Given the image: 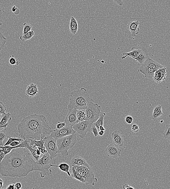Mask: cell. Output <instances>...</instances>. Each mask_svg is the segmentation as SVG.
Listing matches in <instances>:
<instances>
[{
  "label": "cell",
  "instance_id": "1",
  "mask_svg": "<svg viewBox=\"0 0 170 189\" xmlns=\"http://www.w3.org/2000/svg\"><path fill=\"white\" fill-rule=\"evenodd\" d=\"M35 161L27 148H14L0 163V174L3 177H26L33 171Z\"/></svg>",
  "mask_w": 170,
  "mask_h": 189
},
{
  "label": "cell",
  "instance_id": "2",
  "mask_svg": "<svg viewBox=\"0 0 170 189\" xmlns=\"http://www.w3.org/2000/svg\"><path fill=\"white\" fill-rule=\"evenodd\" d=\"M17 131L23 139L37 140L44 139L52 131L45 116L36 114L24 117L17 126Z\"/></svg>",
  "mask_w": 170,
  "mask_h": 189
},
{
  "label": "cell",
  "instance_id": "3",
  "mask_svg": "<svg viewBox=\"0 0 170 189\" xmlns=\"http://www.w3.org/2000/svg\"><path fill=\"white\" fill-rule=\"evenodd\" d=\"M69 103L68 105L69 111L73 109L86 110L91 103L94 102V100L90 97L87 90L81 88L69 93Z\"/></svg>",
  "mask_w": 170,
  "mask_h": 189
},
{
  "label": "cell",
  "instance_id": "4",
  "mask_svg": "<svg viewBox=\"0 0 170 189\" xmlns=\"http://www.w3.org/2000/svg\"><path fill=\"white\" fill-rule=\"evenodd\" d=\"M52 159L49 153L43 155L39 160L35 161L33 171H38L40 172L41 178L49 176L52 172V170L50 169Z\"/></svg>",
  "mask_w": 170,
  "mask_h": 189
},
{
  "label": "cell",
  "instance_id": "5",
  "mask_svg": "<svg viewBox=\"0 0 170 189\" xmlns=\"http://www.w3.org/2000/svg\"><path fill=\"white\" fill-rule=\"evenodd\" d=\"M77 142V135L76 134L58 139L57 145L58 153L63 156H68V150L71 149Z\"/></svg>",
  "mask_w": 170,
  "mask_h": 189
},
{
  "label": "cell",
  "instance_id": "6",
  "mask_svg": "<svg viewBox=\"0 0 170 189\" xmlns=\"http://www.w3.org/2000/svg\"><path fill=\"white\" fill-rule=\"evenodd\" d=\"M84 179L85 185H94L97 182L98 179L94 177V171L92 168H88L83 166H73Z\"/></svg>",
  "mask_w": 170,
  "mask_h": 189
},
{
  "label": "cell",
  "instance_id": "7",
  "mask_svg": "<svg viewBox=\"0 0 170 189\" xmlns=\"http://www.w3.org/2000/svg\"><path fill=\"white\" fill-rule=\"evenodd\" d=\"M102 108L97 103L92 102L85 110L86 115V120L94 123L98 119L101 115Z\"/></svg>",
  "mask_w": 170,
  "mask_h": 189
},
{
  "label": "cell",
  "instance_id": "8",
  "mask_svg": "<svg viewBox=\"0 0 170 189\" xmlns=\"http://www.w3.org/2000/svg\"><path fill=\"white\" fill-rule=\"evenodd\" d=\"M44 147L52 159L56 157L58 153L57 139H54L50 135L44 139Z\"/></svg>",
  "mask_w": 170,
  "mask_h": 189
},
{
  "label": "cell",
  "instance_id": "9",
  "mask_svg": "<svg viewBox=\"0 0 170 189\" xmlns=\"http://www.w3.org/2000/svg\"><path fill=\"white\" fill-rule=\"evenodd\" d=\"M93 124V123L89 121L86 120L78 123L73 126V128L80 138H83L86 137L87 132L91 130Z\"/></svg>",
  "mask_w": 170,
  "mask_h": 189
},
{
  "label": "cell",
  "instance_id": "10",
  "mask_svg": "<svg viewBox=\"0 0 170 189\" xmlns=\"http://www.w3.org/2000/svg\"><path fill=\"white\" fill-rule=\"evenodd\" d=\"M75 132L76 131L73 130V127L66 126L62 128L56 129L52 130L50 135L53 138L57 140L58 139L75 134Z\"/></svg>",
  "mask_w": 170,
  "mask_h": 189
},
{
  "label": "cell",
  "instance_id": "11",
  "mask_svg": "<svg viewBox=\"0 0 170 189\" xmlns=\"http://www.w3.org/2000/svg\"><path fill=\"white\" fill-rule=\"evenodd\" d=\"M105 151L107 156L113 158H116L121 156V150L117 145L110 144L107 147Z\"/></svg>",
  "mask_w": 170,
  "mask_h": 189
},
{
  "label": "cell",
  "instance_id": "12",
  "mask_svg": "<svg viewBox=\"0 0 170 189\" xmlns=\"http://www.w3.org/2000/svg\"><path fill=\"white\" fill-rule=\"evenodd\" d=\"M76 112L77 109H73L69 111L68 114L64 121V122L66 126L73 127L77 123L78 119Z\"/></svg>",
  "mask_w": 170,
  "mask_h": 189
},
{
  "label": "cell",
  "instance_id": "13",
  "mask_svg": "<svg viewBox=\"0 0 170 189\" xmlns=\"http://www.w3.org/2000/svg\"><path fill=\"white\" fill-rule=\"evenodd\" d=\"M166 68L164 67L155 71L153 79L157 83H159L161 82L164 81L166 79Z\"/></svg>",
  "mask_w": 170,
  "mask_h": 189
},
{
  "label": "cell",
  "instance_id": "14",
  "mask_svg": "<svg viewBox=\"0 0 170 189\" xmlns=\"http://www.w3.org/2000/svg\"><path fill=\"white\" fill-rule=\"evenodd\" d=\"M111 136L114 144L118 147H122L124 144L123 136L120 131H115L112 134Z\"/></svg>",
  "mask_w": 170,
  "mask_h": 189
},
{
  "label": "cell",
  "instance_id": "15",
  "mask_svg": "<svg viewBox=\"0 0 170 189\" xmlns=\"http://www.w3.org/2000/svg\"><path fill=\"white\" fill-rule=\"evenodd\" d=\"M155 71L144 64L141 65L138 70V72L143 74L146 78L150 79H153Z\"/></svg>",
  "mask_w": 170,
  "mask_h": 189
},
{
  "label": "cell",
  "instance_id": "16",
  "mask_svg": "<svg viewBox=\"0 0 170 189\" xmlns=\"http://www.w3.org/2000/svg\"><path fill=\"white\" fill-rule=\"evenodd\" d=\"M140 24L139 20L130 21L128 23L127 28L130 31L133 36H135L139 33L140 29L138 26Z\"/></svg>",
  "mask_w": 170,
  "mask_h": 189
},
{
  "label": "cell",
  "instance_id": "17",
  "mask_svg": "<svg viewBox=\"0 0 170 189\" xmlns=\"http://www.w3.org/2000/svg\"><path fill=\"white\" fill-rule=\"evenodd\" d=\"M25 93L27 96L30 98H32L37 96L38 93L37 85L34 83L30 84L27 87Z\"/></svg>",
  "mask_w": 170,
  "mask_h": 189
},
{
  "label": "cell",
  "instance_id": "18",
  "mask_svg": "<svg viewBox=\"0 0 170 189\" xmlns=\"http://www.w3.org/2000/svg\"><path fill=\"white\" fill-rule=\"evenodd\" d=\"M71 163L73 166H83L90 169L91 167L86 160L79 156L73 157L71 160Z\"/></svg>",
  "mask_w": 170,
  "mask_h": 189
},
{
  "label": "cell",
  "instance_id": "19",
  "mask_svg": "<svg viewBox=\"0 0 170 189\" xmlns=\"http://www.w3.org/2000/svg\"><path fill=\"white\" fill-rule=\"evenodd\" d=\"M142 50L139 49V48L134 47L131 48V51L130 52L123 53V56L122 57V59H125L127 57H131L133 59L137 57L142 53Z\"/></svg>",
  "mask_w": 170,
  "mask_h": 189
},
{
  "label": "cell",
  "instance_id": "20",
  "mask_svg": "<svg viewBox=\"0 0 170 189\" xmlns=\"http://www.w3.org/2000/svg\"><path fill=\"white\" fill-rule=\"evenodd\" d=\"M163 114L162 106L158 105L156 106L153 110L151 116L152 119L154 121H158L159 120L161 116H163Z\"/></svg>",
  "mask_w": 170,
  "mask_h": 189
},
{
  "label": "cell",
  "instance_id": "21",
  "mask_svg": "<svg viewBox=\"0 0 170 189\" xmlns=\"http://www.w3.org/2000/svg\"><path fill=\"white\" fill-rule=\"evenodd\" d=\"M146 66L156 71L158 69H161L164 66L161 65L159 63L153 60L151 58H148L143 64Z\"/></svg>",
  "mask_w": 170,
  "mask_h": 189
},
{
  "label": "cell",
  "instance_id": "22",
  "mask_svg": "<svg viewBox=\"0 0 170 189\" xmlns=\"http://www.w3.org/2000/svg\"><path fill=\"white\" fill-rule=\"evenodd\" d=\"M78 30V25L77 21L75 18H71L70 23V31L72 34L75 35L77 33Z\"/></svg>",
  "mask_w": 170,
  "mask_h": 189
},
{
  "label": "cell",
  "instance_id": "23",
  "mask_svg": "<svg viewBox=\"0 0 170 189\" xmlns=\"http://www.w3.org/2000/svg\"><path fill=\"white\" fill-rule=\"evenodd\" d=\"M57 167L59 168L60 170L63 172L66 173L69 177H71V174L69 172L70 166L66 163H62L59 165H51V167Z\"/></svg>",
  "mask_w": 170,
  "mask_h": 189
},
{
  "label": "cell",
  "instance_id": "24",
  "mask_svg": "<svg viewBox=\"0 0 170 189\" xmlns=\"http://www.w3.org/2000/svg\"><path fill=\"white\" fill-rule=\"evenodd\" d=\"M70 170L72 171V174L71 175V177H73V178L82 182V183H84L85 180L84 179L81 177L79 173L75 169L73 166L72 167L71 169H70Z\"/></svg>",
  "mask_w": 170,
  "mask_h": 189
},
{
  "label": "cell",
  "instance_id": "25",
  "mask_svg": "<svg viewBox=\"0 0 170 189\" xmlns=\"http://www.w3.org/2000/svg\"><path fill=\"white\" fill-rule=\"evenodd\" d=\"M30 145H33V147L36 148V147L45 148L44 147V139L41 138L40 140L36 139H30Z\"/></svg>",
  "mask_w": 170,
  "mask_h": 189
},
{
  "label": "cell",
  "instance_id": "26",
  "mask_svg": "<svg viewBox=\"0 0 170 189\" xmlns=\"http://www.w3.org/2000/svg\"><path fill=\"white\" fill-rule=\"evenodd\" d=\"M148 58V56L147 55L146 53L142 51V53L139 55L138 57L134 58L133 59L135 60L136 61L140 63L141 65H142L144 63Z\"/></svg>",
  "mask_w": 170,
  "mask_h": 189
},
{
  "label": "cell",
  "instance_id": "27",
  "mask_svg": "<svg viewBox=\"0 0 170 189\" xmlns=\"http://www.w3.org/2000/svg\"><path fill=\"white\" fill-rule=\"evenodd\" d=\"M76 115L78 119L77 123L86 120V115L84 110L77 109Z\"/></svg>",
  "mask_w": 170,
  "mask_h": 189
},
{
  "label": "cell",
  "instance_id": "28",
  "mask_svg": "<svg viewBox=\"0 0 170 189\" xmlns=\"http://www.w3.org/2000/svg\"><path fill=\"white\" fill-rule=\"evenodd\" d=\"M2 115V117L0 122V125H4L8 123V122H10L12 119L11 117V114L9 112L5 113Z\"/></svg>",
  "mask_w": 170,
  "mask_h": 189
},
{
  "label": "cell",
  "instance_id": "29",
  "mask_svg": "<svg viewBox=\"0 0 170 189\" xmlns=\"http://www.w3.org/2000/svg\"><path fill=\"white\" fill-rule=\"evenodd\" d=\"M106 114L105 113L102 112L101 113V115L100 117L97 121H96L93 124L97 128L98 130L99 131V128L101 126H103L104 122V118Z\"/></svg>",
  "mask_w": 170,
  "mask_h": 189
},
{
  "label": "cell",
  "instance_id": "30",
  "mask_svg": "<svg viewBox=\"0 0 170 189\" xmlns=\"http://www.w3.org/2000/svg\"><path fill=\"white\" fill-rule=\"evenodd\" d=\"M35 35V32L33 31H31L28 33L22 35L20 36V39L22 42H24L29 40Z\"/></svg>",
  "mask_w": 170,
  "mask_h": 189
},
{
  "label": "cell",
  "instance_id": "31",
  "mask_svg": "<svg viewBox=\"0 0 170 189\" xmlns=\"http://www.w3.org/2000/svg\"><path fill=\"white\" fill-rule=\"evenodd\" d=\"M17 148V146L11 147L9 145H6V146H0V148L2 149L5 155L10 153L13 149Z\"/></svg>",
  "mask_w": 170,
  "mask_h": 189
},
{
  "label": "cell",
  "instance_id": "32",
  "mask_svg": "<svg viewBox=\"0 0 170 189\" xmlns=\"http://www.w3.org/2000/svg\"><path fill=\"white\" fill-rule=\"evenodd\" d=\"M163 136L165 139H170V124H166Z\"/></svg>",
  "mask_w": 170,
  "mask_h": 189
},
{
  "label": "cell",
  "instance_id": "33",
  "mask_svg": "<svg viewBox=\"0 0 170 189\" xmlns=\"http://www.w3.org/2000/svg\"><path fill=\"white\" fill-rule=\"evenodd\" d=\"M8 135L6 133L5 130H0V146L3 145V141L8 138Z\"/></svg>",
  "mask_w": 170,
  "mask_h": 189
},
{
  "label": "cell",
  "instance_id": "34",
  "mask_svg": "<svg viewBox=\"0 0 170 189\" xmlns=\"http://www.w3.org/2000/svg\"><path fill=\"white\" fill-rule=\"evenodd\" d=\"M23 30L22 31V34L24 35L28 32L31 31L32 28V26L30 23H25L23 24Z\"/></svg>",
  "mask_w": 170,
  "mask_h": 189
},
{
  "label": "cell",
  "instance_id": "35",
  "mask_svg": "<svg viewBox=\"0 0 170 189\" xmlns=\"http://www.w3.org/2000/svg\"><path fill=\"white\" fill-rule=\"evenodd\" d=\"M6 43V38L0 31V51L4 47Z\"/></svg>",
  "mask_w": 170,
  "mask_h": 189
},
{
  "label": "cell",
  "instance_id": "36",
  "mask_svg": "<svg viewBox=\"0 0 170 189\" xmlns=\"http://www.w3.org/2000/svg\"><path fill=\"white\" fill-rule=\"evenodd\" d=\"M24 139L21 138H12L10 136H9V139L7 140V141L6 142L4 146H6V145H9L11 143L15 141H17L19 142H22L24 141Z\"/></svg>",
  "mask_w": 170,
  "mask_h": 189
},
{
  "label": "cell",
  "instance_id": "37",
  "mask_svg": "<svg viewBox=\"0 0 170 189\" xmlns=\"http://www.w3.org/2000/svg\"><path fill=\"white\" fill-rule=\"evenodd\" d=\"M9 63L12 65L19 66L20 63V62L18 60L16 59L14 55L9 56Z\"/></svg>",
  "mask_w": 170,
  "mask_h": 189
},
{
  "label": "cell",
  "instance_id": "38",
  "mask_svg": "<svg viewBox=\"0 0 170 189\" xmlns=\"http://www.w3.org/2000/svg\"><path fill=\"white\" fill-rule=\"evenodd\" d=\"M91 131L92 132L93 134L95 137L99 136V131L98 130L97 128L93 124L91 128Z\"/></svg>",
  "mask_w": 170,
  "mask_h": 189
},
{
  "label": "cell",
  "instance_id": "39",
  "mask_svg": "<svg viewBox=\"0 0 170 189\" xmlns=\"http://www.w3.org/2000/svg\"><path fill=\"white\" fill-rule=\"evenodd\" d=\"M6 106L2 102L0 101V114H4L5 113H6Z\"/></svg>",
  "mask_w": 170,
  "mask_h": 189
},
{
  "label": "cell",
  "instance_id": "40",
  "mask_svg": "<svg viewBox=\"0 0 170 189\" xmlns=\"http://www.w3.org/2000/svg\"><path fill=\"white\" fill-rule=\"evenodd\" d=\"M125 121L127 123L131 124L133 123V119L132 117L130 116H126L125 118Z\"/></svg>",
  "mask_w": 170,
  "mask_h": 189
},
{
  "label": "cell",
  "instance_id": "41",
  "mask_svg": "<svg viewBox=\"0 0 170 189\" xmlns=\"http://www.w3.org/2000/svg\"><path fill=\"white\" fill-rule=\"evenodd\" d=\"M131 130L133 132H135V133H137L139 131V130L138 126L137 124H133L131 127Z\"/></svg>",
  "mask_w": 170,
  "mask_h": 189
},
{
  "label": "cell",
  "instance_id": "42",
  "mask_svg": "<svg viewBox=\"0 0 170 189\" xmlns=\"http://www.w3.org/2000/svg\"><path fill=\"white\" fill-rule=\"evenodd\" d=\"M11 10L13 12L15 15H18L20 13V10L18 8L16 7L15 6H14L12 8Z\"/></svg>",
  "mask_w": 170,
  "mask_h": 189
},
{
  "label": "cell",
  "instance_id": "43",
  "mask_svg": "<svg viewBox=\"0 0 170 189\" xmlns=\"http://www.w3.org/2000/svg\"><path fill=\"white\" fill-rule=\"evenodd\" d=\"M66 126V124L65 122L60 123V122H58V123L57 124V126H56V129H61Z\"/></svg>",
  "mask_w": 170,
  "mask_h": 189
},
{
  "label": "cell",
  "instance_id": "44",
  "mask_svg": "<svg viewBox=\"0 0 170 189\" xmlns=\"http://www.w3.org/2000/svg\"><path fill=\"white\" fill-rule=\"evenodd\" d=\"M6 155L4 154V152L2 149L0 148V163H1L5 157Z\"/></svg>",
  "mask_w": 170,
  "mask_h": 189
},
{
  "label": "cell",
  "instance_id": "45",
  "mask_svg": "<svg viewBox=\"0 0 170 189\" xmlns=\"http://www.w3.org/2000/svg\"><path fill=\"white\" fill-rule=\"evenodd\" d=\"M21 143V142L15 141L12 142V143H11L9 145L11 147H17V145L20 144Z\"/></svg>",
  "mask_w": 170,
  "mask_h": 189
},
{
  "label": "cell",
  "instance_id": "46",
  "mask_svg": "<svg viewBox=\"0 0 170 189\" xmlns=\"http://www.w3.org/2000/svg\"><path fill=\"white\" fill-rule=\"evenodd\" d=\"M113 1L120 6H123L124 5L122 0H113Z\"/></svg>",
  "mask_w": 170,
  "mask_h": 189
},
{
  "label": "cell",
  "instance_id": "47",
  "mask_svg": "<svg viewBox=\"0 0 170 189\" xmlns=\"http://www.w3.org/2000/svg\"><path fill=\"white\" fill-rule=\"evenodd\" d=\"M37 148L43 155L48 153L47 150L45 148L40 147H37Z\"/></svg>",
  "mask_w": 170,
  "mask_h": 189
},
{
  "label": "cell",
  "instance_id": "48",
  "mask_svg": "<svg viewBox=\"0 0 170 189\" xmlns=\"http://www.w3.org/2000/svg\"><path fill=\"white\" fill-rule=\"evenodd\" d=\"M8 125H9V123H8L4 125H0V130H6V128H7Z\"/></svg>",
  "mask_w": 170,
  "mask_h": 189
},
{
  "label": "cell",
  "instance_id": "49",
  "mask_svg": "<svg viewBox=\"0 0 170 189\" xmlns=\"http://www.w3.org/2000/svg\"><path fill=\"white\" fill-rule=\"evenodd\" d=\"M22 185L20 182H17L15 184V188L17 189H21L22 188Z\"/></svg>",
  "mask_w": 170,
  "mask_h": 189
},
{
  "label": "cell",
  "instance_id": "50",
  "mask_svg": "<svg viewBox=\"0 0 170 189\" xmlns=\"http://www.w3.org/2000/svg\"><path fill=\"white\" fill-rule=\"evenodd\" d=\"M123 188L124 189H134V187H131L130 185H127V184H125V185H123Z\"/></svg>",
  "mask_w": 170,
  "mask_h": 189
},
{
  "label": "cell",
  "instance_id": "51",
  "mask_svg": "<svg viewBox=\"0 0 170 189\" xmlns=\"http://www.w3.org/2000/svg\"><path fill=\"white\" fill-rule=\"evenodd\" d=\"M15 188V184H12L8 185L6 189H14Z\"/></svg>",
  "mask_w": 170,
  "mask_h": 189
},
{
  "label": "cell",
  "instance_id": "52",
  "mask_svg": "<svg viewBox=\"0 0 170 189\" xmlns=\"http://www.w3.org/2000/svg\"><path fill=\"white\" fill-rule=\"evenodd\" d=\"M104 131H100L99 132V136H102L104 135Z\"/></svg>",
  "mask_w": 170,
  "mask_h": 189
},
{
  "label": "cell",
  "instance_id": "53",
  "mask_svg": "<svg viewBox=\"0 0 170 189\" xmlns=\"http://www.w3.org/2000/svg\"><path fill=\"white\" fill-rule=\"evenodd\" d=\"M105 128H104L103 126H101L99 128V131H105Z\"/></svg>",
  "mask_w": 170,
  "mask_h": 189
},
{
  "label": "cell",
  "instance_id": "54",
  "mask_svg": "<svg viewBox=\"0 0 170 189\" xmlns=\"http://www.w3.org/2000/svg\"><path fill=\"white\" fill-rule=\"evenodd\" d=\"M3 182V181L0 179V189L2 188Z\"/></svg>",
  "mask_w": 170,
  "mask_h": 189
},
{
  "label": "cell",
  "instance_id": "55",
  "mask_svg": "<svg viewBox=\"0 0 170 189\" xmlns=\"http://www.w3.org/2000/svg\"><path fill=\"white\" fill-rule=\"evenodd\" d=\"M37 153V154L39 155L40 156L41 154V153L40 151L38 149L37 147V148L36 150Z\"/></svg>",
  "mask_w": 170,
  "mask_h": 189
},
{
  "label": "cell",
  "instance_id": "56",
  "mask_svg": "<svg viewBox=\"0 0 170 189\" xmlns=\"http://www.w3.org/2000/svg\"><path fill=\"white\" fill-rule=\"evenodd\" d=\"M1 117H2V115L0 114V122L1 120Z\"/></svg>",
  "mask_w": 170,
  "mask_h": 189
},
{
  "label": "cell",
  "instance_id": "57",
  "mask_svg": "<svg viewBox=\"0 0 170 189\" xmlns=\"http://www.w3.org/2000/svg\"><path fill=\"white\" fill-rule=\"evenodd\" d=\"M2 14V12H1V9H0V15H1Z\"/></svg>",
  "mask_w": 170,
  "mask_h": 189
},
{
  "label": "cell",
  "instance_id": "58",
  "mask_svg": "<svg viewBox=\"0 0 170 189\" xmlns=\"http://www.w3.org/2000/svg\"><path fill=\"white\" fill-rule=\"evenodd\" d=\"M2 23H1L0 22V26H2Z\"/></svg>",
  "mask_w": 170,
  "mask_h": 189
}]
</instances>
